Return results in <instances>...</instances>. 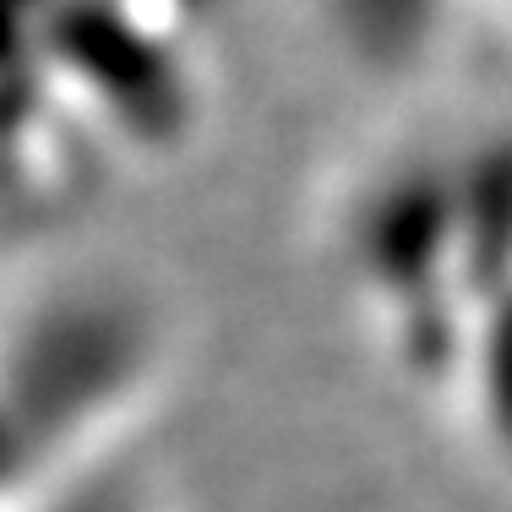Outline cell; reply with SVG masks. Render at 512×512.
<instances>
[{"label":"cell","mask_w":512,"mask_h":512,"mask_svg":"<svg viewBox=\"0 0 512 512\" xmlns=\"http://www.w3.org/2000/svg\"><path fill=\"white\" fill-rule=\"evenodd\" d=\"M453 0H327L338 39L360 60L393 71L431 50V39L447 28Z\"/></svg>","instance_id":"obj_1"}]
</instances>
